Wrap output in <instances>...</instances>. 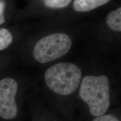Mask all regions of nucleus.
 Masks as SVG:
<instances>
[{"mask_svg": "<svg viewBox=\"0 0 121 121\" xmlns=\"http://www.w3.org/2000/svg\"><path fill=\"white\" fill-rule=\"evenodd\" d=\"M110 0H75L73 9L78 12H86L93 10L107 4Z\"/></svg>", "mask_w": 121, "mask_h": 121, "instance_id": "39448f33", "label": "nucleus"}, {"mask_svg": "<svg viewBox=\"0 0 121 121\" xmlns=\"http://www.w3.org/2000/svg\"><path fill=\"white\" fill-rule=\"evenodd\" d=\"M107 23L110 29L117 31H121V8L113 11L107 17Z\"/></svg>", "mask_w": 121, "mask_h": 121, "instance_id": "423d86ee", "label": "nucleus"}, {"mask_svg": "<svg viewBox=\"0 0 121 121\" xmlns=\"http://www.w3.org/2000/svg\"><path fill=\"white\" fill-rule=\"evenodd\" d=\"M80 96L94 116L104 115L110 106V89L107 76H87L80 87Z\"/></svg>", "mask_w": 121, "mask_h": 121, "instance_id": "f257e3e1", "label": "nucleus"}, {"mask_svg": "<svg viewBox=\"0 0 121 121\" xmlns=\"http://www.w3.org/2000/svg\"><path fill=\"white\" fill-rule=\"evenodd\" d=\"M82 73L78 66L61 62L49 67L45 73L47 85L54 93L62 95L73 93L81 81Z\"/></svg>", "mask_w": 121, "mask_h": 121, "instance_id": "f03ea898", "label": "nucleus"}, {"mask_svg": "<svg viewBox=\"0 0 121 121\" xmlns=\"http://www.w3.org/2000/svg\"><path fill=\"white\" fill-rule=\"evenodd\" d=\"M13 42L11 33L6 29H0V51L6 49Z\"/></svg>", "mask_w": 121, "mask_h": 121, "instance_id": "0eeeda50", "label": "nucleus"}, {"mask_svg": "<svg viewBox=\"0 0 121 121\" xmlns=\"http://www.w3.org/2000/svg\"><path fill=\"white\" fill-rule=\"evenodd\" d=\"M93 121H119L116 116L111 114L102 115L96 117Z\"/></svg>", "mask_w": 121, "mask_h": 121, "instance_id": "1a4fd4ad", "label": "nucleus"}, {"mask_svg": "<svg viewBox=\"0 0 121 121\" xmlns=\"http://www.w3.org/2000/svg\"><path fill=\"white\" fill-rule=\"evenodd\" d=\"M18 89L17 83L12 78L0 81V117L6 120L16 117L18 109L15 96Z\"/></svg>", "mask_w": 121, "mask_h": 121, "instance_id": "20e7f679", "label": "nucleus"}, {"mask_svg": "<svg viewBox=\"0 0 121 121\" xmlns=\"http://www.w3.org/2000/svg\"><path fill=\"white\" fill-rule=\"evenodd\" d=\"M72 0H45L44 4L47 7L52 9H60L67 6Z\"/></svg>", "mask_w": 121, "mask_h": 121, "instance_id": "6e6552de", "label": "nucleus"}, {"mask_svg": "<svg viewBox=\"0 0 121 121\" xmlns=\"http://www.w3.org/2000/svg\"><path fill=\"white\" fill-rule=\"evenodd\" d=\"M71 46V39L67 35L63 33L51 34L38 42L33 55L39 62L47 63L63 56Z\"/></svg>", "mask_w": 121, "mask_h": 121, "instance_id": "7ed1b4c3", "label": "nucleus"}, {"mask_svg": "<svg viewBox=\"0 0 121 121\" xmlns=\"http://www.w3.org/2000/svg\"><path fill=\"white\" fill-rule=\"evenodd\" d=\"M6 6V3L4 0H0V25L4 24L5 22L4 11Z\"/></svg>", "mask_w": 121, "mask_h": 121, "instance_id": "9d476101", "label": "nucleus"}, {"mask_svg": "<svg viewBox=\"0 0 121 121\" xmlns=\"http://www.w3.org/2000/svg\"><path fill=\"white\" fill-rule=\"evenodd\" d=\"M41 1H45V0H41Z\"/></svg>", "mask_w": 121, "mask_h": 121, "instance_id": "9b49d317", "label": "nucleus"}]
</instances>
